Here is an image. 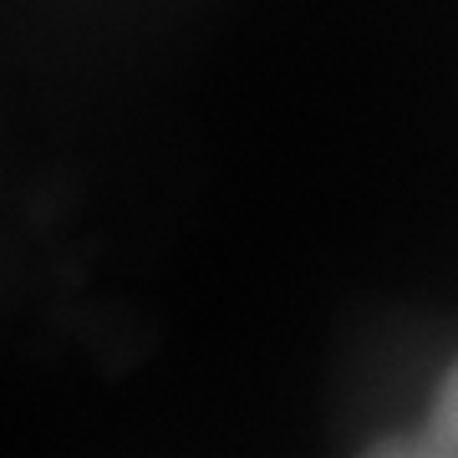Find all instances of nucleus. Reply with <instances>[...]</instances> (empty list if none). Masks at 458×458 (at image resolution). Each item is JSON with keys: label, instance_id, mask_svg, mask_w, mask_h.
<instances>
[{"label": "nucleus", "instance_id": "obj_1", "mask_svg": "<svg viewBox=\"0 0 458 458\" xmlns=\"http://www.w3.org/2000/svg\"><path fill=\"white\" fill-rule=\"evenodd\" d=\"M408 454H428V458H458V361L443 372L438 393H433V412H428L423 438L412 443Z\"/></svg>", "mask_w": 458, "mask_h": 458}]
</instances>
